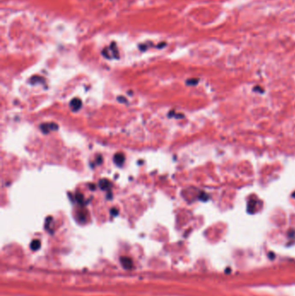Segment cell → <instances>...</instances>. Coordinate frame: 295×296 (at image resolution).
Masks as SVG:
<instances>
[{
  "label": "cell",
  "instance_id": "cell-1",
  "mask_svg": "<svg viewBox=\"0 0 295 296\" xmlns=\"http://www.w3.org/2000/svg\"><path fill=\"white\" fill-rule=\"evenodd\" d=\"M58 128L57 124L55 123H45L41 125V129L44 133H48L50 131H55Z\"/></svg>",
  "mask_w": 295,
  "mask_h": 296
},
{
  "label": "cell",
  "instance_id": "cell-2",
  "mask_svg": "<svg viewBox=\"0 0 295 296\" xmlns=\"http://www.w3.org/2000/svg\"><path fill=\"white\" fill-rule=\"evenodd\" d=\"M81 106H82V102H81V101L80 99H78V98H74V99H73V100L70 101V103H69V107L71 108V109H72L73 111H78L79 109H81Z\"/></svg>",
  "mask_w": 295,
  "mask_h": 296
},
{
  "label": "cell",
  "instance_id": "cell-3",
  "mask_svg": "<svg viewBox=\"0 0 295 296\" xmlns=\"http://www.w3.org/2000/svg\"><path fill=\"white\" fill-rule=\"evenodd\" d=\"M113 161L116 165L121 166L123 165V163L125 162V156L123 153H116L113 157Z\"/></svg>",
  "mask_w": 295,
  "mask_h": 296
},
{
  "label": "cell",
  "instance_id": "cell-4",
  "mask_svg": "<svg viewBox=\"0 0 295 296\" xmlns=\"http://www.w3.org/2000/svg\"><path fill=\"white\" fill-rule=\"evenodd\" d=\"M120 262L125 268L130 269V268H132V261L129 257H121Z\"/></svg>",
  "mask_w": 295,
  "mask_h": 296
},
{
  "label": "cell",
  "instance_id": "cell-5",
  "mask_svg": "<svg viewBox=\"0 0 295 296\" xmlns=\"http://www.w3.org/2000/svg\"><path fill=\"white\" fill-rule=\"evenodd\" d=\"M99 186L100 187L101 190H108L111 187V183L109 180L104 178V179H100L99 182Z\"/></svg>",
  "mask_w": 295,
  "mask_h": 296
},
{
  "label": "cell",
  "instance_id": "cell-6",
  "mask_svg": "<svg viewBox=\"0 0 295 296\" xmlns=\"http://www.w3.org/2000/svg\"><path fill=\"white\" fill-rule=\"evenodd\" d=\"M40 247H41V242H40V241L39 240L32 241V242H31V244H30V248H31V249H33V250H37V249H40Z\"/></svg>",
  "mask_w": 295,
  "mask_h": 296
},
{
  "label": "cell",
  "instance_id": "cell-7",
  "mask_svg": "<svg viewBox=\"0 0 295 296\" xmlns=\"http://www.w3.org/2000/svg\"><path fill=\"white\" fill-rule=\"evenodd\" d=\"M75 198H76V201H77L79 204H83L84 197H83V195H82L81 192H77V193H76V195H75Z\"/></svg>",
  "mask_w": 295,
  "mask_h": 296
},
{
  "label": "cell",
  "instance_id": "cell-8",
  "mask_svg": "<svg viewBox=\"0 0 295 296\" xmlns=\"http://www.w3.org/2000/svg\"><path fill=\"white\" fill-rule=\"evenodd\" d=\"M117 100H118L120 102H126V101H127V99H126L125 97H122V96H119V97L117 98Z\"/></svg>",
  "mask_w": 295,
  "mask_h": 296
},
{
  "label": "cell",
  "instance_id": "cell-9",
  "mask_svg": "<svg viewBox=\"0 0 295 296\" xmlns=\"http://www.w3.org/2000/svg\"><path fill=\"white\" fill-rule=\"evenodd\" d=\"M111 212H112V216H116L117 214H118V210L115 209V208H113L112 210H111Z\"/></svg>",
  "mask_w": 295,
  "mask_h": 296
}]
</instances>
